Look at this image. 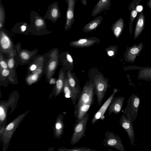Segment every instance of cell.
Returning <instances> with one entry per match:
<instances>
[{"instance_id":"1","label":"cell","mask_w":151,"mask_h":151,"mask_svg":"<svg viewBox=\"0 0 151 151\" xmlns=\"http://www.w3.org/2000/svg\"><path fill=\"white\" fill-rule=\"evenodd\" d=\"M60 54L59 50L55 47L44 55L43 71L47 82L53 77L60 64Z\"/></svg>"},{"instance_id":"2","label":"cell","mask_w":151,"mask_h":151,"mask_svg":"<svg viewBox=\"0 0 151 151\" xmlns=\"http://www.w3.org/2000/svg\"><path fill=\"white\" fill-rule=\"evenodd\" d=\"M30 21L29 31L31 34L40 36L52 33V32L47 29L45 19L34 10L30 12Z\"/></svg>"},{"instance_id":"3","label":"cell","mask_w":151,"mask_h":151,"mask_svg":"<svg viewBox=\"0 0 151 151\" xmlns=\"http://www.w3.org/2000/svg\"><path fill=\"white\" fill-rule=\"evenodd\" d=\"M19 98V93L16 91H14L9 95L6 101H0V128L6 125L8 110L10 108V113L12 114L16 107Z\"/></svg>"},{"instance_id":"4","label":"cell","mask_w":151,"mask_h":151,"mask_svg":"<svg viewBox=\"0 0 151 151\" xmlns=\"http://www.w3.org/2000/svg\"><path fill=\"white\" fill-rule=\"evenodd\" d=\"M29 111V110L19 115L13 121L6 125L2 134L1 142L3 151H6L15 130Z\"/></svg>"},{"instance_id":"5","label":"cell","mask_w":151,"mask_h":151,"mask_svg":"<svg viewBox=\"0 0 151 151\" xmlns=\"http://www.w3.org/2000/svg\"><path fill=\"white\" fill-rule=\"evenodd\" d=\"M16 56L20 65L28 64L37 55L38 50L35 48L30 50L25 49H22L21 44L18 43L14 45Z\"/></svg>"},{"instance_id":"6","label":"cell","mask_w":151,"mask_h":151,"mask_svg":"<svg viewBox=\"0 0 151 151\" xmlns=\"http://www.w3.org/2000/svg\"><path fill=\"white\" fill-rule=\"evenodd\" d=\"M140 103V98L137 95L133 94L127 101V106L121 111L125 114L127 118L133 122L136 118Z\"/></svg>"},{"instance_id":"7","label":"cell","mask_w":151,"mask_h":151,"mask_svg":"<svg viewBox=\"0 0 151 151\" xmlns=\"http://www.w3.org/2000/svg\"><path fill=\"white\" fill-rule=\"evenodd\" d=\"M89 114L87 113L82 118L80 119L74 124L73 133L71 139V144L74 145L80 140L83 137H85V131Z\"/></svg>"},{"instance_id":"8","label":"cell","mask_w":151,"mask_h":151,"mask_svg":"<svg viewBox=\"0 0 151 151\" xmlns=\"http://www.w3.org/2000/svg\"><path fill=\"white\" fill-rule=\"evenodd\" d=\"M10 34L4 28L0 29V51L2 53L8 54L16 52Z\"/></svg>"},{"instance_id":"9","label":"cell","mask_w":151,"mask_h":151,"mask_svg":"<svg viewBox=\"0 0 151 151\" xmlns=\"http://www.w3.org/2000/svg\"><path fill=\"white\" fill-rule=\"evenodd\" d=\"M95 83H86L83 86L81 95L78 100L77 103L74 106L75 109L83 104L94 101V94H95Z\"/></svg>"},{"instance_id":"10","label":"cell","mask_w":151,"mask_h":151,"mask_svg":"<svg viewBox=\"0 0 151 151\" xmlns=\"http://www.w3.org/2000/svg\"><path fill=\"white\" fill-rule=\"evenodd\" d=\"M95 94L97 97L98 105H100L108 88L109 87L108 81L100 75L94 78Z\"/></svg>"},{"instance_id":"11","label":"cell","mask_w":151,"mask_h":151,"mask_svg":"<svg viewBox=\"0 0 151 151\" xmlns=\"http://www.w3.org/2000/svg\"><path fill=\"white\" fill-rule=\"evenodd\" d=\"M103 145L114 148L119 151H125V149L120 137L114 132L107 131L104 134Z\"/></svg>"},{"instance_id":"12","label":"cell","mask_w":151,"mask_h":151,"mask_svg":"<svg viewBox=\"0 0 151 151\" xmlns=\"http://www.w3.org/2000/svg\"><path fill=\"white\" fill-rule=\"evenodd\" d=\"M8 54V58L6 60L8 68L11 72L8 81L12 84H17V80L16 69L19 65V63L16 56V52Z\"/></svg>"},{"instance_id":"13","label":"cell","mask_w":151,"mask_h":151,"mask_svg":"<svg viewBox=\"0 0 151 151\" xmlns=\"http://www.w3.org/2000/svg\"><path fill=\"white\" fill-rule=\"evenodd\" d=\"M143 43L141 42L137 45L134 44L130 47H127L124 55L126 62L134 63L137 56L139 55L143 47Z\"/></svg>"},{"instance_id":"14","label":"cell","mask_w":151,"mask_h":151,"mask_svg":"<svg viewBox=\"0 0 151 151\" xmlns=\"http://www.w3.org/2000/svg\"><path fill=\"white\" fill-rule=\"evenodd\" d=\"M119 124L122 129L127 133L131 144L133 146L135 140V134L133 122L127 118L124 114H122L119 120Z\"/></svg>"},{"instance_id":"15","label":"cell","mask_w":151,"mask_h":151,"mask_svg":"<svg viewBox=\"0 0 151 151\" xmlns=\"http://www.w3.org/2000/svg\"><path fill=\"white\" fill-rule=\"evenodd\" d=\"M119 89H117L116 88L114 89L111 94L94 115L91 119V124H94L99 119H100L101 120H104L105 118L104 114L106 110L108 109L113 97L114 96L115 94L116 93L119 91Z\"/></svg>"},{"instance_id":"16","label":"cell","mask_w":151,"mask_h":151,"mask_svg":"<svg viewBox=\"0 0 151 151\" xmlns=\"http://www.w3.org/2000/svg\"><path fill=\"white\" fill-rule=\"evenodd\" d=\"M68 7L66 12V20L64 27L65 31H67L72 27L74 23V9L77 0H65Z\"/></svg>"},{"instance_id":"17","label":"cell","mask_w":151,"mask_h":151,"mask_svg":"<svg viewBox=\"0 0 151 151\" xmlns=\"http://www.w3.org/2000/svg\"><path fill=\"white\" fill-rule=\"evenodd\" d=\"M61 15L58 2L55 1L49 5L43 17L45 19L50 20L53 23H55L60 17Z\"/></svg>"},{"instance_id":"18","label":"cell","mask_w":151,"mask_h":151,"mask_svg":"<svg viewBox=\"0 0 151 151\" xmlns=\"http://www.w3.org/2000/svg\"><path fill=\"white\" fill-rule=\"evenodd\" d=\"M66 74L68 84L73 93L76 102L81 93L80 86L77 79L73 76L71 70H67Z\"/></svg>"},{"instance_id":"19","label":"cell","mask_w":151,"mask_h":151,"mask_svg":"<svg viewBox=\"0 0 151 151\" xmlns=\"http://www.w3.org/2000/svg\"><path fill=\"white\" fill-rule=\"evenodd\" d=\"M100 42L99 40L96 37H90L80 39L69 43V45L76 48L87 47H91Z\"/></svg>"},{"instance_id":"20","label":"cell","mask_w":151,"mask_h":151,"mask_svg":"<svg viewBox=\"0 0 151 151\" xmlns=\"http://www.w3.org/2000/svg\"><path fill=\"white\" fill-rule=\"evenodd\" d=\"M124 97L118 96L113 97L108 108L109 116L113 113L116 115L121 111Z\"/></svg>"},{"instance_id":"21","label":"cell","mask_w":151,"mask_h":151,"mask_svg":"<svg viewBox=\"0 0 151 151\" xmlns=\"http://www.w3.org/2000/svg\"><path fill=\"white\" fill-rule=\"evenodd\" d=\"M43 65L40 67L33 71L27 73L25 78L26 83L29 86L37 82L44 74Z\"/></svg>"},{"instance_id":"22","label":"cell","mask_w":151,"mask_h":151,"mask_svg":"<svg viewBox=\"0 0 151 151\" xmlns=\"http://www.w3.org/2000/svg\"><path fill=\"white\" fill-rule=\"evenodd\" d=\"M60 64L61 65V67L66 71L73 70V60L68 52L65 51L60 53Z\"/></svg>"},{"instance_id":"23","label":"cell","mask_w":151,"mask_h":151,"mask_svg":"<svg viewBox=\"0 0 151 151\" xmlns=\"http://www.w3.org/2000/svg\"><path fill=\"white\" fill-rule=\"evenodd\" d=\"M66 71L62 67L60 69L58 78L52 91V94L55 97L60 95L63 89Z\"/></svg>"},{"instance_id":"24","label":"cell","mask_w":151,"mask_h":151,"mask_svg":"<svg viewBox=\"0 0 151 151\" xmlns=\"http://www.w3.org/2000/svg\"><path fill=\"white\" fill-rule=\"evenodd\" d=\"M111 4V0H99L93 9L91 16L95 17L103 11L110 9Z\"/></svg>"},{"instance_id":"25","label":"cell","mask_w":151,"mask_h":151,"mask_svg":"<svg viewBox=\"0 0 151 151\" xmlns=\"http://www.w3.org/2000/svg\"><path fill=\"white\" fill-rule=\"evenodd\" d=\"M64 127L63 116L60 114L56 119L54 127L53 130L55 137L58 139L61 138L63 132Z\"/></svg>"},{"instance_id":"26","label":"cell","mask_w":151,"mask_h":151,"mask_svg":"<svg viewBox=\"0 0 151 151\" xmlns=\"http://www.w3.org/2000/svg\"><path fill=\"white\" fill-rule=\"evenodd\" d=\"M93 102L91 101L88 103L82 105L77 109H74V116L76 119V122L83 117L87 113L90 106L93 104Z\"/></svg>"},{"instance_id":"27","label":"cell","mask_w":151,"mask_h":151,"mask_svg":"<svg viewBox=\"0 0 151 151\" xmlns=\"http://www.w3.org/2000/svg\"><path fill=\"white\" fill-rule=\"evenodd\" d=\"M145 17L142 12L138 15L136 21L134 39V40L141 34L144 28Z\"/></svg>"},{"instance_id":"28","label":"cell","mask_w":151,"mask_h":151,"mask_svg":"<svg viewBox=\"0 0 151 151\" xmlns=\"http://www.w3.org/2000/svg\"><path fill=\"white\" fill-rule=\"evenodd\" d=\"M12 32L16 34L28 35L29 33V24L21 22L16 24L11 29Z\"/></svg>"},{"instance_id":"29","label":"cell","mask_w":151,"mask_h":151,"mask_svg":"<svg viewBox=\"0 0 151 151\" xmlns=\"http://www.w3.org/2000/svg\"><path fill=\"white\" fill-rule=\"evenodd\" d=\"M103 20V17L101 16L96 17L93 20L86 24L83 27V30L84 32L87 33L96 29L101 24Z\"/></svg>"},{"instance_id":"30","label":"cell","mask_w":151,"mask_h":151,"mask_svg":"<svg viewBox=\"0 0 151 151\" xmlns=\"http://www.w3.org/2000/svg\"><path fill=\"white\" fill-rule=\"evenodd\" d=\"M44 62V55H37L28 64L27 73H29L33 71L43 65Z\"/></svg>"},{"instance_id":"31","label":"cell","mask_w":151,"mask_h":151,"mask_svg":"<svg viewBox=\"0 0 151 151\" xmlns=\"http://www.w3.org/2000/svg\"><path fill=\"white\" fill-rule=\"evenodd\" d=\"M124 26V23L122 18L118 19L111 26L113 34L116 38H119L121 36Z\"/></svg>"},{"instance_id":"32","label":"cell","mask_w":151,"mask_h":151,"mask_svg":"<svg viewBox=\"0 0 151 151\" xmlns=\"http://www.w3.org/2000/svg\"><path fill=\"white\" fill-rule=\"evenodd\" d=\"M136 69L139 70L137 78L139 80H143L151 81V68L148 67H140L134 66Z\"/></svg>"},{"instance_id":"33","label":"cell","mask_w":151,"mask_h":151,"mask_svg":"<svg viewBox=\"0 0 151 151\" xmlns=\"http://www.w3.org/2000/svg\"><path fill=\"white\" fill-rule=\"evenodd\" d=\"M63 90L65 97L66 98H70L72 100L73 104L74 106L76 102L73 93L68 84L67 77L65 78Z\"/></svg>"},{"instance_id":"34","label":"cell","mask_w":151,"mask_h":151,"mask_svg":"<svg viewBox=\"0 0 151 151\" xmlns=\"http://www.w3.org/2000/svg\"><path fill=\"white\" fill-rule=\"evenodd\" d=\"M5 15V9L0 0V29L4 28Z\"/></svg>"},{"instance_id":"35","label":"cell","mask_w":151,"mask_h":151,"mask_svg":"<svg viewBox=\"0 0 151 151\" xmlns=\"http://www.w3.org/2000/svg\"><path fill=\"white\" fill-rule=\"evenodd\" d=\"M11 74L10 70L8 68L2 69L0 68V82L5 81L6 79L8 80Z\"/></svg>"},{"instance_id":"36","label":"cell","mask_w":151,"mask_h":151,"mask_svg":"<svg viewBox=\"0 0 151 151\" xmlns=\"http://www.w3.org/2000/svg\"><path fill=\"white\" fill-rule=\"evenodd\" d=\"M138 14L137 8L133 9L131 11L130 16V23L129 28V33L131 35L132 33V27L133 22Z\"/></svg>"},{"instance_id":"37","label":"cell","mask_w":151,"mask_h":151,"mask_svg":"<svg viewBox=\"0 0 151 151\" xmlns=\"http://www.w3.org/2000/svg\"><path fill=\"white\" fill-rule=\"evenodd\" d=\"M58 150L64 151H95L94 150H92L91 148L85 147H75L69 149L65 148L62 147L59 149Z\"/></svg>"},{"instance_id":"38","label":"cell","mask_w":151,"mask_h":151,"mask_svg":"<svg viewBox=\"0 0 151 151\" xmlns=\"http://www.w3.org/2000/svg\"><path fill=\"white\" fill-rule=\"evenodd\" d=\"M118 50L117 46L113 45L109 46L105 50L108 56L112 57L115 55Z\"/></svg>"},{"instance_id":"39","label":"cell","mask_w":151,"mask_h":151,"mask_svg":"<svg viewBox=\"0 0 151 151\" xmlns=\"http://www.w3.org/2000/svg\"><path fill=\"white\" fill-rule=\"evenodd\" d=\"M0 68L2 69L8 68L7 62L2 55V52L0 51Z\"/></svg>"},{"instance_id":"40","label":"cell","mask_w":151,"mask_h":151,"mask_svg":"<svg viewBox=\"0 0 151 151\" xmlns=\"http://www.w3.org/2000/svg\"><path fill=\"white\" fill-rule=\"evenodd\" d=\"M142 0H134L129 4L128 6L129 10L131 11L133 9L137 8L139 5Z\"/></svg>"},{"instance_id":"41","label":"cell","mask_w":151,"mask_h":151,"mask_svg":"<svg viewBox=\"0 0 151 151\" xmlns=\"http://www.w3.org/2000/svg\"><path fill=\"white\" fill-rule=\"evenodd\" d=\"M57 78L53 77L51 78L50 80L49 83L50 84H55L56 83Z\"/></svg>"},{"instance_id":"42","label":"cell","mask_w":151,"mask_h":151,"mask_svg":"<svg viewBox=\"0 0 151 151\" xmlns=\"http://www.w3.org/2000/svg\"><path fill=\"white\" fill-rule=\"evenodd\" d=\"M5 125L3 126L1 128H0V141L1 142L2 135L3 133Z\"/></svg>"},{"instance_id":"43","label":"cell","mask_w":151,"mask_h":151,"mask_svg":"<svg viewBox=\"0 0 151 151\" xmlns=\"http://www.w3.org/2000/svg\"><path fill=\"white\" fill-rule=\"evenodd\" d=\"M147 5L151 9V0H149L147 3Z\"/></svg>"},{"instance_id":"44","label":"cell","mask_w":151,"mask_h":151,"mask_svg":"<svg viewBox=\"0 0 151 151\" xmlns=\"http://www.w3.org/2000/svg\"><path fill=\"white\" fill-rule=\"evenodd\" d=\"M81 3L83 5L86 6L87 5L86 0H81Z\"/></svg>"}]
</instances>
